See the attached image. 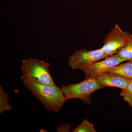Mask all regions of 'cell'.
Here are the masks:
<instances>
[{
  "label": "cell",
  "instance_id": "cell-1",
  "mask_svg": "<svg viewBox=\"0 0 132 132\" xmlns=\"http://www.w3.org/2000/svg\"><path fill=\"white\" fill-rule=\"evenodd\" d=\"M23 83L47 111L58 113L67 101L61 87L56 85H42L32 80L23 81Z\"/></svg>",
  "mask_w": 132,
  "mask_h": 132
},
{
  "label": "cell",
  "instance_id": "cell-2",
  "mask_svg": "<svg viewBox=\"0 0 132 132\" xmlns=\"http://www.w3.org/2000/svg\"><path fill=\"white\" fill-rule=\"evenodd\" d=\"M50 64L43 60L29 59L22 60L21 79L39 84L55 86L49 72Z\"/></svg>",
  "mask_w": 132,
  "mask_h": 132
},
{
  "label": "cell",
  "instance_id": "cell-3",
  "mask_svg": "<svg viewBox=\"0 0 132 132\" xmlns=\"http://www.w3.org/2000/svg\"><path fill=\"white\" fill-rule=\"evenodd\" d=\"M103 88L95 77L86 78L82 82L75 84L62 85L61 90L67 100L79 99L90 104L92 95L96 90Z\"/></svg>",
  "mask_w": 132,
  "mask_h": 132
},
{
  "label": "cell",
  "instance_id": "cell-4",
  "mask_svg": "<svg viewBox=\"0 0 132 132\" xmlns=\"http://www.w3.org/2000/svg\"><path fill=\"white\" fill-rule=\"evenodd\" d=\"M108 57L101 48L94 50H76L69 58L68 65L72 69L81 70Z\"/></svg>",
  "mask_w": 132,
  "mask_h": 132
},
{
  "label": "cell",
  "instance_id": "cell-5",
  "mask_svg": "<svg viewBox=\"0 0 132 132\" xmlns=\"http://www.w3.org/2000/svg\"><path fill=\"white\" fill-rule=\"evenodd\" d=\"M130 34L123 31L118 24H116L104 38L102 50L108 57L116 54L126 42Z\"/></svg>",
  "mask_w": 132,
  "mask_h": 132
},
{
  "label": "cell",
  "instance_id": "cell-6",
  "mask_svg": "<svg viewBox=\"0 0 132 132\" xmlns=\"http://www.w3.org/2000/svg\"><path fill=\"white\" fill-rule=\"evenodd\" d=\"M125 61L116 54L108 57L103 60L96 62L81 71L85 73L86 78L96 77Z\"/></svg>",
  "mask_w": 132,
  "mask_h": 132
},
{
  "label": "cell",
  "instance_id": "cell-7",
  "mask_svg": "<svg viewBox=\"0 0 132 132\" xmlns=\"http://www.w3.org/2000/svg\"><path fill=\"white\" fill-rule=\"evenodd\" d=\"M103 87H112L125 90L132 79H128L108 72H105L95 77Z\"/></svg>",
  "mask_w": 132,
  "mask_h": 132
},
{
  "label": "cell",
  "instance_id": "cell-8",
  "mask_svg": "<svg viewBox=\"0 0 132 132\" xmlns=\"http://www.w3.org/2000/svg\"><path fill=\"white\" fill-rule=\"evenodd\" d=\"M107 72L132 79V61L119 64Z\"/></svg>",
  "mask_w": 132,
  "mask_h": 132
},
{
  "label": "cell",
  "instance_id": "cell-9",
  "mask_svg": "<svg viewBox=\"0 0 132 132\" xmlns=\"http://www.w3.org/2000/svg\"><path fill=\"white\" fill-rule=\"evenodd\" d=\"M116 54L126 61H132V34H130L126 42Z\"/></svg>",
  "mask_w": 132,
  "mask_h": 132
},
{
  "label": "cell",
  "instance_id": "cell-10",
  "mask_svg": "<svg viewBox=\"0 0 132 132\" xmlns=\"http://www.w3.org/2000/svg\"><path fill=\"white\" fill-rule=\"evenodd\" d=\"M12 106L9 104L8 95L4 92L1 86H0V114L7 110H11Z\"/></svg>",
  "mask_w": 132,
  "mask_h": 132
},
{
  "label": "cell",
  "instance_id": "cell-11",
  "mask_svg": "<svg viewBox=\"0 0 132 132\" xmlns=\"http://www.w3.org/2000/svg\"><path fill=\"white\" fill-rule=\"evenodd\" d=\"M73 132H96L94 125L90 123L87 120L84 119L80 125H78Z\"/></svg>",
  "mask_w": 132,
  "mask_h": 132
},
{
  "label": "cell",
  "instance_id": "cell-12",
  "mask_svg": "<svg viewBox=\"0 0 132 132\" xmlns=\"http://www.w3.org/2000/svg\"><path fill=\"white\" fill-rule=\"evenodd\" d=\"M120 95L123 100L126 101L131 107H132V79L127 87L125 90H121Z\"/></svg>",
  "mask_w": 132,
  "mask_h": 132
},
{
  "label": "cell",
  "instance_id": "cell-13",
  "mask_svg": "<svg viewBox=\"0 0 132 132\" xmlns=\"http://www.w3.org/2000/svg\"><path fill=\"white\" fill-rule=\"evenodd\" d=\"M70 126L68 125H64L60 126L57 128V132L70 131Z\"/></svg>",
  "mask_w": 132,
  "mask_h": 132
}]
</instances>
